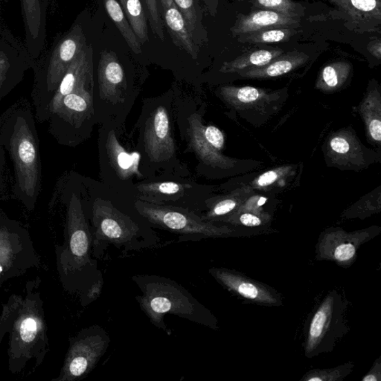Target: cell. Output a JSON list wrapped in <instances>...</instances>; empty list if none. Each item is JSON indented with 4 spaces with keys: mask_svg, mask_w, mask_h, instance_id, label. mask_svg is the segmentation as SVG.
I'll list each match as a JSON object with an SVG mask.
<instances>
[{
    "mask_svg": "<svg viewBox=\"0 0 381 381\" xmlns=\"http://www.w3.org/2000/svg\"><path fill=\"white\" fill-rule=\"evenodd\" d=\"M351 68V65L345 61L330 63L322 69L319 83L329 89H337L346 81Z\"/></svg>",
    "mask_w": 381,
    "mask_h": 381,
    "instance_id": "obj_28",
    "label": "cell"
},
{
    "mask_svg": "<svg viewBox=\"0 0 381 381\" xmlns=\"http://www.w3.org/2000/svg\"><path fill=\"white\" fill-rule=\"evenodd\" d=\"M0 145L12 161V197L32 212L41 193L43 177L35 116L27 100H18L0 114Z\"/></svg>",
    "mask_w": 381,
    "mask_h": 381,
    "instance_id": "obj_3",
    "label": "cell"
},
{
    "mask_svg": "<svg viewBox=\"0 0 381 381\" xmlns=\"http://www.w3.org/2000/svg\"><path fill=\"white\" fill-rule=\"evenodd\" d=\"M52 197L66 207L64 243L55 246L57 269L63 288L80 296L104 281L98 263L92 260V235L84 211L77 175H66L57 182Z\"/></svg>",
    "mask_w": 381,
    "mask_h": 381,
    "instance_id": "obj_1",
    "label": "cell"
},
{
    "mask_svg": "<svg viewBox=\"0 0 381 381\" xmlns=\"http://www.w3.org/2000/svg\"><path fill=\"white\" fill-rule=\"evenodd\" d=\"M128 21L141 44L148 41V18L140 0H119Z\"/></svg>",
    "mask_w": 381,
    "mask_h": 381,
    "instance_id": "obj_25",
    "label": "cell"
},
{
    "mask_svg": "<svg viewBox=\"0 0 381 381\" xmlns=\"http://www.w3.org/2000/svg\"><path fill=\"white\" fill-rule=\"evenodd\" d=\"M157 3L159 12L175 46L197 59L198 47L189 35L184 17L174 0H157Z\"/></svg>",
    "mask_w": 381,
    "mask_h": 381,
    "instance_id": "obj_19",
    "label": "cell"
},
{
    "mask_svg": "<svg viewBox=\"0 0 381 381\" xmlns=\"http://www.w3.org/2000/svg\"><path fill=\"white\" fill-rule=\"evenodd\" d=\"M353 363H348L335 369L312 370L303 377L306 381H338L344 380L353 369Z\"/></svg>",
    "mask_w": 381,
    "mask_h": 381,
    "instance_id": "obj_29",
    "label": "cell"
},
{
    "mask_svg": "<svg viewBox=\"0 0 381 381\" xmlns=\"http://www.w3.org/2000/svg\"><path fill=\"white\" fill-rule=\"evenodd\" d=\"M379 358L373 368L369 371V373L362 379L363 381H380L381 380V363Z\"/></svg>",
    "mask_w": 381,
    "mask_h": 381,
    "instance_id": "obj_39",
    "label": "cell"
},
{
    "mask_svg": "<svg viewBox=\"0 0 381 381\" xmlns=\"http://www.w3.org/2000/svg\"><path fill=\"white\" fill-rule=\"evenodd\" d=\"M187 121L188 146L199 163L213 167H228V159L221 154L225 141L222 130L213 126H204L197 113L188 117Z\"/></svg>",
    "mask_w": 381,
    "mask_h": 381,
    "instance_id": "obj_15",
    "label": "cell"
},
{
    "mask_svg": "<svg viewBox=\"0 0 381 381\" xmlns=\"http://www.w3.org/2000/svg\"><path fill=\"white\" fill-rule=\"evenodd\" d=\"M240 222L244 226L257 227L260 226L263 224L261 217L253 213H243L240 217Z\"/></svg>",
    "mask_w": 381,
    "mask_h": 381,
    "instance_id": "obj_38",
    "label": "cell"
},
{
    "mask_svg": "<svg viewBox=\"0 0 381 381\" xmlns=\"http://www.w3.org/2000/svg\"><path fill=\"white\" fill-rule=\"evenodd\" d=\"M152 31L162 41L165 40L164 25L159 15L157 0H143Z\"/></svg>",
    "mask_w": 381,
    "mask_h": 381,
    "instance_id": "obj_31",
    "label": "cell"
},
{
    "mask_svg": "<svg viewBox=\"0 0 381 381\" xmlns=\"http://www.w3.org/2000/svg\"><path fill=\"white\" fill-rule=\"evenodd\" d=\"M168 99H148L143 107L138 150L141 157V170L145 175L146 166L149 173L163 168L171 173L177 165V148L171 127Z\"/></svg>",
    "mask_w": 381,
    "mask_h": 381,
    "instance_id": "obj_6",
    "label": "cell"
},
{
    "mask_svg": "<svg viewBox=\"0 0 381 381\" xmlns=\"http://www.w3.org/2000/svg\"><path fill=\"white\" fill-rule=\"evenodd\" d=\"M141 295L136 297L141 310L150 323L166 331L164 318L167 314L187 320L198 325L218 329V321L211 310L199 302L182 285L163 276L138 274L132 276Z\"/></svg>",
    "mask_w": 381,
    "mask_h": 381,
    "instance_id": "obj_4",
    "label": "cell"
},
{
    "mask_svg": "<svg viewBox=\"0 0 381 381\" xmlns=\"http://www.w3.org/2000/svg\"><path fill=\"white\" fill-rule=\"evenodd\" d=\"M181 14H183L190 37L197 43V31L201 22L199 21L195 0H174Z\"/></svg>",
    "mask_w": 381,
    "mask_h": 381,
    "instance_id": "obj_30",
    "label": "cell"
},
{
    "mask_svg": "<svg viewBox=\"0 0 381 381\" xmlns=\"http://www.w3.org/2000/svg\"><path fill=\"white\" fill-rule=\"evenodd\" d=\"M93 95L94 88L76 89L51 114L48 132L59 145L76 147L90 137L97 122Z\"/></svg>",
    "mask_w": 381,
    "mask_h": 381,
    "instance_id": "obj_7",
    "label": "cell"
},
{
    "mask_svg": "<svg viewBox=\"0 0 381 381\" xmlns=\"http://www.w3.org/2000/svg\"><path fill=\"white\" fill-rule=\"evenodd\" d=\"M280 177V173L276 170H270L261 175L255 181V184L258 187L268 186L275 182Z\"/></svg>",
    "mask_w": 381,
    "mask_h": 381,
    "instance_id": "obj_37",
    "label": "cell"
},
{
    "mask_svg": "<svg viewBox=\"0 0 381 381\" xmlns=\"http://www.w3.org/2000/svg\"><path fill=\"white\" fill-rule=\"evenodd\" d=\"M309 59V56L300 52H291L281 55L262 68L247 69L238 72L245 79H271L288 74L300 68Z\"/></svg>",
    "mask_w": 381,
    "mask_h": 381,
    "instance_id": "obj_21",
    "label": "cell"
},
{
    "mask_svg": "<svg viewBox=\"0 0 381 381\" xmlns=\"http://www.w3.org/2000/svg\"><path fill=\"white\" fill-rule=\"evenodd\" d=\"M204 2L208 9L209 12H211L212 15H214L217 10L218 0H204Z\"/></svg>",
    "mask_w": 381,
    "mask_h": 381,
    "instance_id": "obj_41",
    "label": "cell"
},
{
    "mask_svg": "<svg viewBox=\"0 0 381 381\" xmlns=\"http://www.w3.org/2000/svg\"><path fill=\"white\" fill-rule=\"evenodd\" d=\"M117 126L104 123L99 131V154L101 176L107 184L122 192L132 194L135 181L147 179L141 173V157L138 151L124 147L116 132Z\"/></svg>",
    "mask_w": 381,
    "mask_h": 381,
    "instance_id": "obj_8",
    "label": "cell"
},
{
    "mask_svg": "<svg viewBox=\"0 0 381 381\" xmlns=\"http://www.w3.org/2000/svg\"><path fill=\"white\" fill-rule=\"evenodd\" d=\"M41 283L40 277L27 282L23 295H12L2 306L0 345L8 333V369L14 375L31 362L35 369L39 367L50 350Z\"/></svg>",
    "mask_w": 381,
    "mask_h": 381,
    "instance_id": "obj_2",
    "label": "cell"
},
{
    "mask_svg": "<svg viewBox=\"0 0 381 381\" xmlns=\"http://www.w3.org/2000/svg\"><path fill=\"white\" fill-rule=\"evenodd\" d=\"M103 285L104 281L95 283L88 291L82 294L81 296V306H87L91 302L99 298L103 288Z\"/></svg>",
    "mask_w": 381,
    "mask_h": 381,
    "instance_id": "obj_34",
    "label": "cell"
},
{
    "mask_svg": "<svg viewBox=\"0 0 381 381\" xmlns=\"http://www.w3.org/2000/svg\"><path fill=\"white\" fill-rule=\"evenodd\" d=\"M91 208L92 255L95 258L101 259L110 245L128 253L159 244V237L150 228L140 226L109 199H94Z\"/></svg>",
    "mask_w": 381,
    "mask_h": 381,
    "instance_id": "obj_5",
    "label": "cell"
},
{
    "mask_svg": "<svg viewBox=\"0 0 381 381\" xmlns=\"http://www.w3.org/2000/svg\"><path fill=\"white\" fill-rule=\"evenodd\" d=\"M103 3L108 15L117 26L118 30L131 50L135 54H141L142 52L141 44L139 43L135 32L133 31L128 19L117 0H103Z\"/></svg>",
    "mask_w": 381,
    "mask_h": 381,
    "instance_id": "obj_23",
    "label": "cell"
},
{
    "mask_svg": "<svg viewBox=\"0 0 381 381\" xmlns=\"http://www.w3.org/2000/svg\"><path fill=\"white\" fill-rule=\"evenodd\" d=\"M294 32L288 28H272L241 35L238 40L242 43H275L288 41Z\"/></svg>",
    "mask_w": 381,
    "mask_h": 381,
    "instance_id": "obj_27",
    "label": "cell"
},
{
    "mask_svg": "<svg viewBox=\"0 0 381 381\" xmlns=\"http://www.w3.org/2000/svg\"><path fill=\"white\" fill-rule=\"evenodd\" d=\"M282 54L283 50L279 48L255 50L244 53L231 61L224 63L220 72L238 73L247 69L262 68Z\"/></svg>",
    "mask_w": 381,
    "mask_h": 381,
    "instance_id": "obj_22",
    "label": "cell"
},
{
    "mask_svg": "<svg viewBox=\"0 0 381 381\" xmlns=\"http://www.w3.org/2000/svg\"><path fill=\"white\" fill-rule=\"evenodd\" d=\"M40 263L30 232L0 213V285L20 277Z\"/></svg>",
    "mask_w": 381,
    "mask_h": 381,
    "instance_id": "obj_10",
    "label": "cell"
},
{
    "mask_svg": "<svg viewBox=\"0 0 381 381\" xmlns=\"http://www.w3.org/2000/svg\"><path fill=\"white\" fill-rule=\"evenodd\" d=\"M203 188L188 179L169 173L150 177L133 186L135 199L157 205L174 206L189 209L199 202Z\"/></svg>",
    "mask_w": 381,
    "mask_h": 381,
    "instance_id": "obj_14",
    "label": "cell"
},
{
    "mask_svg": "<svg viewBox=\"0 0 381 381\" xmlns=\"http://www.w3.org/2000/svg\"><path fill=\"white\" fill-rule=\"evenodd\" d=\"M79 41H76L72 38H69L62 43L59 51V60L62 63L61 68L63 75L68 70V64H71L79 53Z\"/></svg>",
    "mask_w": 381,
    "mask_h": 381,
    "instance_id": "obj_33",
    "label": "cell"
},
{
    "mask_svg": "<svg viewBox=\"0 0 381 381\" xmlns=\"http://www.w3.org/2000/svg\"><path fill=\"white\" fill-rule=\"evenodd\" d=\"M330 146L331 150L339 155H348L351 150L349 140L344 137H333L330 142Z\"/></svg>",
    "mask_w": 381,
    "mask_h": 381,
    "instance_id": "obj_35",
    "label": "cell"
},
{
    "mask_svg": "<svg viewBox=\"0 0 381 381\" xmlns=\"http://www.w3.org/2000/svg\"><path fill=\"white\" fill-rule=\"evenodd\" d=\"M219 93L224 101L236 108L256 106L266 95L264 91L255 88H235L228 86L222 88Z\"/></svg>",
    "mask_w": 381,
    "mask_h": 381,
    "instance_id": "obj_26",
    "label": "cell"
},
{
    "mask_svg": "<svg viewBox=\"0 0 381 381\" xmlns=\"http://www.w3.org/2000/svg\"><path fill=\"white\" fill-rule=\"evenodd\" d=\"M110 338L99 326L83 329L70 339V347L58 378L52 381H78L87 378L110 346Z\"/></svg>",
    "mask_w": 381,
    "mask_h": 381,
    "instance_id": "obj_11",
    "label": "cell"
},
{
    "mask_svg": "<svg viewBox=\"0 0 381 381\" xmlns=\"http://www.w3.org/2000/svg\"><path fill=\"white\" fill-rule=\"evenodd\" d=\"M6 152L0 145V202H2L6 189Z\"/></svg>",
    "mask_w": 381,
    "mask_h": 381,
    "instance_id": "obj_36",
    "label": "cell"
},
{
    "mask_svg": "<svg viewBox=\"0 0 381 381\" xmlns=\"http://www.w3.org/2000/svg\"><path fill=\"white\" fill-rule=\"evenodd\" d=\"M331 3L359 21L381 18L380 0H329Z\"/></svg>",
    "mask_w": 381,
    "mask_h": 381,
    "instance_id": "obj_24",
    "label": "cell"
},
{
    "mask_svg": "<svg viewBox=\"0 0 381 381\" xmlns=\"http://www.w3.org/2000/svg\"><path fill=\"white\" fill-rule=\"evenodd\" d=\"M297 17L271 10L255 11L237 19L232 32L241 36L272 28H283L299 23Z\"/></svg>",
    "mask_w": 381,
    "mask_h": 381,
    "instance_id": "obj_20",
    "label": "cell"
},
{
    "mask_svg": "<svg viewBox=\"0 0 381 381\" xmlns=\"http://www.w3.org/2000/svg\"><path fill=\"white\" fill-rule=\"evenodd\" d=\"M255 5L259 8H266V10L298 17V6L292 0H255Z\"/></svg>",
    "mask_w": 381,
    "mask_h": 381,
    "instance_id": "obj_32",
    "label": "cell"
},
{
    "mask_svg": "<svg viewBox=\"0 0 381 381\" xmlns=\"http://www.w3.org/2000/svg\"><path fill=\"white\" fill-rule=\"evenodd\" d=\"M80 88H95L91 46L79 52L66 70L48 107L46 121L66 95Z\"/></svg>",
    "mask_w": 381,
    "mask_h": 381,
    "instance_id": "obj_17",
    "label": "cell"
},
{
    "mask_svg": "<svg viewBox=\"0 0 381 381\" xmlns=\"http://www.w3.org/2000/svg\"><path fill=\"white\" fill-rule=\"evenodd\" d=\"M97 75L98 92L93 97L95 118L103 108L101 118L106 108H110V116L111 111L112 115L117 114V111L119 114H122L124 110L129 112L130 104L136 99L129 94L125 70L115 53L107 50L101 52Z\"/></svg>",
    "mask_w": 381,
    "mask_h": 381,
    "instance_id": "obj_13",
    "label": "cell"
},
{
    "mask_svg": "<svg viewBox=\"0 0 381 381\" xmlns=\"http://www.w3.org/2000/svg\"><path fill=\"white\" fill-rule=\"evenodd\" d=\"M208 272L223 287L245 300L266 306L282 304L280 295L268 286L226 268H213Z\"/></svg>",
    "mask_w": 381,
    "mask_h": 381,
    "instance_id": "obj_16",
    "label": "cell"
},
{
    "mask_svg": "<svg viewBox=\"0 0 381 381\" xmlns=\"http://www.w3.org/2000/svg\"><path fill=\"white\" fill-rule=\"evenodd\" d=\"M133 207L151 225L180 235L186 241L224 237L233 233L230 228L205 222L201 216L182 207L153 204L138 199H135Z\"/></svg>",
    "mask_w": 381,
    "mask_h": 381,
    "instance_id": "obj_9",
    "label": "cell"
},
{
    "mask_svg": "<svg viewBox=\"0 0 381 381\" xmlns=\"http://www.w3.org/2000/svg\"><path fill=\"white\" fill-rule=\"evenodd\" d=\"M380 50H381V46H380V41L371 42L368 46V50L374 56H375L378 59H380V57H381Z\"/></svg>",
    "mask_w": 381,
    "mask_h": 381,
    "instance_id": "obj_40",
    "label": "cell"
},
{
    "mask_svg": "<svg viewBox=\"0 0 381 381\" xmlns=\"http://www.w3.org/2000/svg\"><path fill=\"white\" fill-rule=\"evenodd\" d=\"M370 240L368 231L348 234L345 232L329 233L318 244L321 260L333 261L340 265L351 264L355 261L361 244Z\"/></svg>",
    "mask_w": 381,
    "mask_h": 381,
    "instance_id": "obj_18",
    "label": "cell"
},
{
    "mask_svg": "<svg viewBox=\"0 0 381 381\" xmlns=\"http://www.w3.org/2000/svg\"><path fill=\"white\" fill-rule=\"evenodd\" d=\"M346 303L335 291L330 292L313 314L307 332L304 351L312 358L330 352L335 342L346 333L344 321Z\"/></svg>",
    "mask_w": 381,
    "mask_h": 381,
    "instance_id": "obj_12",
    "label": "cell"
}]
</instances>
